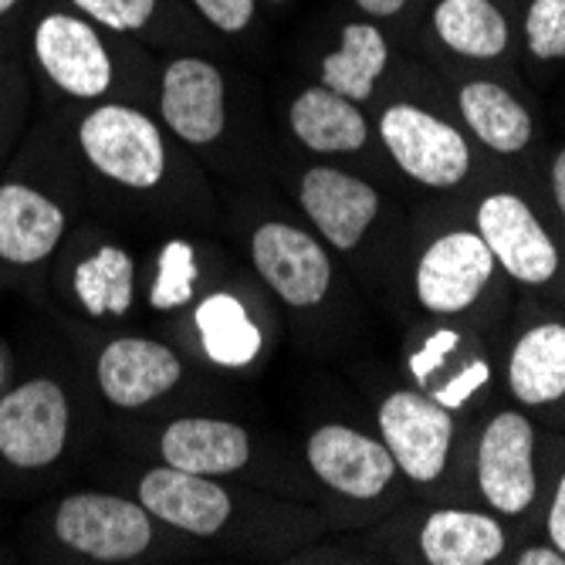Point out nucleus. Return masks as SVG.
Instances as JSON below:
<instances>
[{
  "label": "nucleus",
  "instance_id": "f257e3e1",
  "mask_svg": "<svg viewBox=\"0 0 565 565\" xmlns=\"http://www.w3.org/2000/svg\"><path fill=\"white\" fill-rule=\"evenodd\" d=\"M78 146L92 170L126 190H152L167 177V142L146 113L106 102L78 122Z\"/></svg>",
  "mask_w": 565,
  "mask_h": 565
},
{
  "label": "nucleus",
  "instance_id": "9d476101",
  "mask_svg": "<svg viewBox=\"0 0 565 565\" xmlns=\"http://www.w3.org/2000/svg\"><path fill=\"white\" fill-rule=\"evenodd\" d=\"M305 457L326 488L359 501L380 498L396 475V460L386 444L342 424L319 427L308 437Z\"/></svg>",
  "mask_w": 565,
  "mask_h": 565
},
{
  "label": "nucleus",
  "instance_id": "2eb2a0df",
  "mask_svg": "<svg viewBox=\"0 0 565 565\" xmlns=\"http://www.w3.org/2000/svg\"><path fill=\"white\" fill-rule=\"evenodd\" d=\"M301 211L335 250H352L380 214V193L345 170L312 167L301 177Z\"/></svg>",
  "mask_w": 565,
  "mask_h": 565
},
{
  "label": "nucleus",
  "instance_id": "7c9ffc66",
  "mask_svg": "<svg viewBox=\"0 0 565 565\" xmlns=\"http://www.w3.org/2000/svg\"><path fill=\"white\" fill-rule=\"evenodd\" d=\"M548 535H552V545L565 555V475L555 488V498H552V511H548Z\"/></svg>",
  "mask_w": 565,
  "mask_h": 565
},
{
  "label": "nucleus",
  "instance_id": "b1692460",
  "mask_svg": "<svg viewBox=\"0 0 565 565\" xmlns=\"http://www.w3.org/2000/svg\"><path fill=\"white\" fill-rule=\"evenodd\" d=\"M440 41L465 58H498L508 47V21L491 0H440L434 11Z\"/></svg>",
  "mask_w": 565,
  "mask_h": 565
},
{
  "label": "nucleus",
  "instance_id": "72a5a7b5",
  "mask_svg": "<svg viewBox=\"0 0 565 565\" xmlns=\"http://www.w3.org/2000/svg\"><path fill=\"white\" fill-rule=\"evenodd\" d=\"M355 4L363 8L366 14H373V18H393V14L403 11L406 0H355Z\"/></svg>",
  "mask_w": 565,
  "mask_h": 565
},
{
  "label": "nucleus",
  "instance_id": "aec40b11",
  "mask_svg": "<svg viewBox=\"0 0 565 565\" xmlns=\"http://www.w3.org/2000/svg\"><path fill=\"white\" fill-rule=\"evenodd\" d=\"M508 383L529 406L565 396V326L545 322L529 329L508 359Z\"/></svg>",
  "mask_w": 565,
  "mask_h": 565
},
{
  "label": "nucleus",
  "instance_id": "dca6fc26",
  "mask_svg": "<svg viewBox=\"0 0 565 565\" xmlns=\"http://www.w3.org/2000/svg\"><path fill=\"white\" fill-rule=\"evenodd\" d=\"M65 237V211L28 183H0V262L31 268Z\"/></svg>",
  "mask_w": 565,
  "mask_h": 565
},
{
  "label": "nucleus",
  "instance_id": "c85d7f7f",
  "mask_svg": "<svg viewBox=\"0 0 565 565\" xmlns=\"http://www.w3.org/2000/svg\"><path fill=\"white\" fill-rule=\"evenodd\" d=\"M196 11L207 18L217 31L237 34L254 18V0H193Z\"/></svg>",
  "mask_w": 565,
  "mask_h": 565
},
{
  "label": "nucleus",
  "instance_id": "6e6552de",
  "mask_svg": "<svg viewBox=\"0 0 565 565\" xmlns=\"http://www.w3.org/2000/svg\"><path fill=\"white\" fill-rule=\"evenodd\" d=\"M478 234L484 237L494 265L515 281L545 285L558 271V250L532 207L515 193H491L478 207Z\"/></svg>",
  "mask_w": 565,
  "mask_h": 565
},
{
  "label": "nucleus",
  "instance_id": "bb28decb",
  "mask_svg": "<svg viewBox=\"0 0 565 565\" xmlns=\"http://www.w3.org/2000/svg\"><path fill=\"white\" fill-rule=\"evenodd\" d=\"M525 38L535 58H565V0H532L525 14Z\"/></svg>",
  "mask_w": 565,
  "mask_h": 565
},
{
  "label": "nucleus",
  "instance_id": "6ab92c4d",
  "mask_svg": "<svg viewBox=\"0 0 565 565\" xmlns=\"http://www.w3.org/2000/svg\"><path fill=\"white\" fill-rule=\"evenodd\" d=\"M420 548L430 565H488L504 552V532L481 511L444 508L424 522Z\"/></svg>",
  "mask_w": 565,
  "mask_h": 565
},
{
  "label": "nucleus",
  "instance_id": "7ed1b4c3",
  "mask_svg": "<svg viewBox=\"0 0 565 565\" xmlns=\"http://www.w3.org/2000/svg\"><path fill=\"white\" fill-rule=\"evenodd\" d=\"M55 539L95 562H129L152 545V515L122 494L78 491L55 511Z\"/></svg>",
  "mask_w": 565,
  "mask_h": 565
},
{
  "label": "nucleus",
  "instance_id": "c756f323",
  "mask_svg": "<svg viewBox=\"0 0 565 565\" xmlns=\"http://www.w3.org/2000/svg\"><path fill=\"white\" fill-rule=\"evenodd\" d=\"M484 380H488V366H484V363H475V366L468 370V376H460V380H454L447 390H440L437 403H440V406H457V403H465V399L475 393V386H481Z\"/></svg>",
  "mask_w": 565,
  "mask_h": 565
},
{
  "label": "nucleus",
  "instance_id": "4468645a",
  "mask_svg": "<svg viewBox=\"0 0 565 565\" xmlns=\"http://www.w3.org/2000/svg\"><path fill=\"white\" fill-rule=\"evenodd\" d=\"M139 504L163 525H173L200 539L217 535L234 511L231 494L217 481H211L207 475H190V471L170 468V465L142 475Z\"/></svg>",
  "mask_w": 565,
  "mask_h": 565
},
{
  "label": "nucleus",
  "instance_id": "0eeeda50",
  "mask_svg": "<svg viewBox=\"0 0 565 565\" xmlns=\"http://www.w3.org/2000/svg\"><path fill=\"white\" fill-rule=\"evenodd\" d=\"M34 58L72 98H98L113 88V58L88 18L44 14L34 28Z\"/></svg>",
  "mask_w": 565,
  "mask_h": 565
},
{
  "label": "nucleus",
  "instance_id": "2f4dec72",
  "mask_svg": "<svg viewBox=\"0 0 565 565\" xmlns=\"http://www.w3.org/2000/svg\"><path fill=\"white\" fill-rule=\"evenodd\" d=\"M519 565H565V555L552 545V548H525L519 558Z\"/></svg>",
  "mask_w": 565,
  "mask_h": 565
},
{
  "label": "nucleus",
  "instance_id": "f704fd0d",
  "mask_svg": "<svg viewBox=\"0 0 565 565\" xmlns=\"http://www.w3.org/2000/svg\"><path fill=\"white\" fill-rule=\"evenodd\" d=\"M14 4H18V0H0V14H8V11H11Z\"/></svg>",
  "mask_w": 565,
  "mask_h": 565
},
{
  "label": "nucleus",
  "instance_id": "393cba45",
  "mask_svg": "<svg viewBox=\"0 0 565 565\" xmlns=\"http://www.w3.org/2000/svg\"><path fill=\"white\" fill-rule=\"evenodd\" d=\"M136 291V265L129 250L106 244L75 268V298L92 319H119L132 308Z\"/></svg>",
  "mask_w": 565,
  "mask_h": 565
},
{
  "label": "nucleus",
  "instance_id": "f8f14e48",
  "mask_svg": "<svg viewBox=\"0 0 565 565\" xmlns=\"http://www.w3.org/2000/svg\"><path fill=\"white\" fill-rule=\"evenodd\" d=\"M95 380L113 406L139 409L167 396L183 380V363L170 345L157 339L122 335L98 352Z\"/></svg>",
  "mask_w": 565,
  "mask_h": 565
},
{
  "label": "nucleus",
  "instance_id": "e433bc0d",
  "mask_svg": "<svg viewBox=\"0 0 565 565\" xmlns=\"http://www.w3.org/2000/svg\"><path fill=\"white\" fill-rule=\"evenodd\" d=\"M0 376H4V370H0Z\"/></svg>",
  "mask_w": 565,
  "mask_h": 565
},
{
  "label": "nucleus",
  "instance_id": "f3484780",
  "mask_svg": "<svg viewBox=\"0 0 565 565\" xmlns=\"http://www.w3.org/2000/svg\"><path fill=\"white\" fill-rule=\"evenodd\" d=\"M163 465L190 475H234L250 460V437L241 424L217 417L173 420L160 437Z\"/></svg>",
  "mask_w": 565,
  "mask_h": 565
},
{
  "label": "nucleus",
  "instance_id": "412c9836",
  "mask_svg": "<svg viewBox=\"0 0 565 565\" xmlns=\"http://www.w3.org/2000/svg\"><path fill=\"white\" fill-rule=\"evenodd\" d=\"M460 116L494 152H522L532 142V116L498 82H468L460 88Z\"/></svg>",
  "mask_w": 565,
  "mask_h": 565
},
{
  "label": "nucleus",
  "instance_id": "1a4fd4ad",
  "mask_svg": "<svg viewBox=\"0 0 565 565\" xmlns=\"http://www.w3.org/2000/svg\"><path fill=\"white\" fill-rule=\"evenodd\" d=\"M494 275V254L481 234L450 231L437 237L417 265V298L437 316L471 308Z\"/></svg>",
  "mask_w": 565,
  "mask_h": 565
},
{
  "label": "nucleus",
  "instance_id": "a878e982",
  "mask_svg": "<svg viewBox=\"0 0 565 565\" xmlns=\"http://www.w3.org/2000/svg\"><path fill=\"white\" fill-rule=\"evenodd\" d=\"M196 291V254L186 241H170L160 250L157 281L149 288V305L157 312H170L193 298Z\"/></svg>",
  "mask_w": 565,
  "mask_h": 565
},
{
  "label": "nucleus",
  "instance_id": "cd10ccee",
  "mask_svg": "<svg viewBox=\"0 0 565 565\" xmlns=\"http://www.w3.org/2000/svg\"><path fill=\"white\" fill-rule=\"evenodd\" d=\"M72 4L92 24H102L119 34L146 28L149 18L157 14V0H72Z\"/></svg>",
  "mask_w": 565,
  "mask_h": 565
},
{
  "label": "nucleus",
  "instance_id": "20e7f679",
  "mask_svg": "<svg viewBox=\"0 0 565 565\" xmlns=\"http://www.w3.org/2000/svg\"><path fill=\"white\" fill-rule=\"evenodd\" d=\"M380 136L396 167L424 186H454L471 170L468 139L420 106H390L380 119Z\"/></svg>",
  "mask_w": 565,
  "mask_h": 565
},
{
  "label": "nucleus",
  "instance_id": "39448f33",
  "mask_svg": "<svg viewBox=\"0 0 565 565\" xmlns=\"http://www.w3.org/2000/svg\"><path fill=\"white\" fill-rule=\"evenodd\" d=\"M380 430L406 478L427 484L444 475L454 440L447 406L417 390H396L380 406Z\"/></svg>",
  "mask_w": 565,
  "mask_h": 565
},
{
  "label": "nucleus",
  "instance_id": "5701e85b",
  "mask_svg": "<svg viewBox=\"0 0 565 565\" xmlns=\"http://www.w3.org/2000/svg\"><path fill=\"white\" fill-rule=\"evenodd\" d=\"M386 58L390 47L376 24H345L342 44L322 62V85L352 102H363L386 72Z\"/></svg>",
  "mask_w": 565,
  "mask_h": 565
},
{
  "label": "nucleus",
  "instance_id": "4be33fe9",
  "mask_svg": "<svg viewBox=\"0 0 565 565\" xmlns=\"http://www.w3.org/2000/svg\"><path fill=\"white\" fill-rule=\"evenodd\" d=\"M196 332H200L203 352H207L217 366H227V370L250 366L265 345L262 329L254 326L247 308L227 291H217L196 305Z\"/></svg>",
  "mask_w": 565,
  "mask_h": 565
},
{
  "label": "nucleus",
  "instance_id": "ddd939ff",
  "mask_svg": "<svg viewBox=\"0 0 565 565\" xmlns=\"http://www.w3.org/2000/svg\"><path fill=\"white\" fill-rule=\"evenodd\" d=\"M160 113L177 139L186 146H207L224 132L227 102L224 75L203 58H177L163 72Z\"/></svg>",
  "mask_w": 565,
  "mask_h": 565
},
{
  "label": "nucleus",
  "instance_id": "9b49d317",
  "mask_svg": "<svg viewBox=\"0 0 565 565\" xmlns=\"http://www.w3.org/2000/svg\"><path fill=\"white\" fill-rule=\"evenodd\" d=\"M478 484L501 515H522L535 501V430L522 414H498L478 447Z\"/></svg>",
  "mask_w": 565,
  "mask_h": 565
},
{
  "label": "nucleus",
  "instance_id": "473e14b6",
  "mask_svg": "<svg viewBox=\"0 0 565 565\" xmlns=\"http://www.w3.org/2000/svg\"><path fill=\"white\" fill-rule=\"evenodd\" d=\"M552 193H555V207L565 217V149L555 157L552 163Z\"/></svg>",
  "mask_w": 565,
  "mask_h": 565
},
{
  "label": "nucleus",
  "instance_id": "a211bd4d",
  "mask_svg": "<svg viewBox=\"0 0 565 565\" xmlns=\"http://www.w3.org/2000/svg\"><path fill=\"white\" fill-rule=\"evenodd\" d=\"M291 132L312 152H355L370 139L366 116L359 113L352 98L316 85L305 88L288 109Z\"/></svg>",
  "mask_w": 565,
  "mask_h": 565
},
{
  "label": "nucleus",
  "instance_id": "423d86ee",
  "mask_svg": "<svg viewBox=\"0 0 565 565\" xmlns=\"http://www.w3.org/2000/svg\"><path fill=\"white\" fill-rule=\"evenodd\" d=\"M250 262L262 281L291 308H312L332 285L326 247L295 224H262L250 237Z\"/></svg>",
  "mask_w": 565,
  "mask_h": 565
},
{
  "label": "nucleus",
  "instance_id": "c9c22d12",
  "mask_svg": "<svg viewBox=\"0 0 565 565\" xmlns=\"http://www.w3.org/2000/svg\"><path fill=\"white\" fill-rule=\"evenodd\" d=\"M271 4H285V0H271Z\"/></svg>",
  "mask_w": 565,
  "mask_h": 565
},
{
  "label": "nucleus",
  "instance_id": "f03ea898",
  "mask_svg": "<svg viewBox=\"0 0 565 565\" xmlns=\"http://www.w3.org/2000/svg\"><path fill=\"white\" fill-rule=\"evenodd\" d=\"M72 406L62 383L34 376L0 393V457L18 471H44L65 454Z\"/></svg>",
  "mask_w": 565,
  "mask_h": 565
}]
</instances>
